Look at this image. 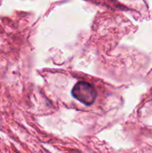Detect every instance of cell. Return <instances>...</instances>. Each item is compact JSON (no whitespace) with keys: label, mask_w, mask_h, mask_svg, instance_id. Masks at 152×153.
<instances>
[{"label":"cell","mask_w":152,"mask_h":153,"mask_svg":"<svg viewBox=\"0 0 152 153\" xmlns=\"http://www.w3.org/2000/svg\"><path fill=\"white\" fill-rule=\"evenodd\" d=\"M73 97L85 105H90L95 102L97 93L92 85L85 82H78L72 90Z\"/></svg>","instance_id":"6da1fadb"}]
</instances>
